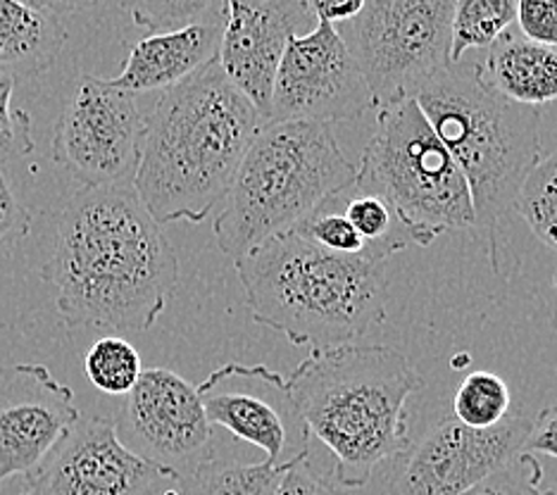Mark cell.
Wrapping results in <instances>:
<instances>
[{"label": "cell", "mask_w": 557, "mask_h": 495, "mask_svg": "<svg viewBox=\"0 0 557 495\" xmlns=\"http://www.w3.org/2000/svg\"><path fill=\"white\" fill-rule=\"evenodd\" d=\"M524 453L548 455L557 460V405L541 410L524 443Z\"/></svg>", "instance_id": "obj_33"}, {"label": "cell", "mask_w": 557, "mask_h": 495, "mask_svg": "<svg viewBox=\"0 0 557 495\" xmlns=\"http://www.w3.org/2000/svg\"><path fill=\"white\" fill-rule=\"evenodd\" d=\"M515 27V0H455L450 65Z\"/></svg>", "instance_id": "obj_22"}, {"label": "cell", "mask_w": 557, "mask_h": 495, "mask_svg": "<svg viewBox=\"0 0 557 495\" xmlns=\"http://www.w3.org/2000/svg\"><path fill=\"white\" fill-rule=\"evenodd\" d=\"M512 210L529 224L541 244L557 252V150L541 158L531 170L512 202Z\"/></svg>", "instance_id": "obj_23"}, {"label": "cell", "mask_w": 557, "mask_h": 495, "mask_svg": "<svg viewBox=\"0 0 557 495\" xmlns=\"http://www.w3.org/2000/svg\"><path fill=\"white\" fill-rule=\"evenodd\" d=\"M36 10L48 12L53 17H62V15H72V12H82V10H91L96 8L100 0H22Z\"/></svg>", "instance_id": "obj_35"}, {"label": "cell", "mask_w": 557, "mask_h": 495, "mask_svg": "<svg viewBox=\"0 0 557 495\" xmlns=\"http://www.w3.org/2000/svg\"><path fill=\"white\" fill-rule=\"evenodd\" d=\"M144 138L136 96L84 74L55 122L50 160L82 188L134 186Z\"/></svg>", "instance_id": "obj_9"}, {"label": "cell", "mask_w": 557, "mask_h": 495, "mask_svg": "<svg viewBox=\"0 0 557 495\" xmlns=\"http://www.w3.org/2000/svg\"><path fill=\"white\" fill-rule=\"evenodd\" d=\"M298 232L306 234L312 244H318L324 250L338 252V256H356V258L372 260L370 256H367L364 240L360 238L356 228L350 226L346 214L341 212L336 198L329 200L326 206L314 212L310 220L302 222L298 226Z\"/></svg>", "instance_id": "obj_27"}, {"label": "cell", "mask_w": 557, "mask_h": 495, "mask_svg": "<svg viewBox=\"0 0 557 495\" xmlns=\"http://www.w3.org/2000/svg\"><path fill=\"white\" fill-rule=\"evenodd\" d=\"M196 391L210 424L224 426L234 438L264 450L272 465L308 462L312 434L288 381L278 372L264 364L226 362Z\"/></svg>", "instance_id": "obj_10"}, {"label": "cell", "mask_w": 557, "mask_h": 495, "mask_svg": "<svg viewBox=\"0 0 557 495\" xmlns=\"http://www.w3.org/2000/svg\"><path fill=\"white\" fill-rule=\"evenodd\" d=\"M374 110V98L338 29L318 22L288 41L278 65L268 122L336 126Z\"/></svg>", "instance_id": "obj_11"}, {"label": "cell", "mask_w": 557, "mask_h": 495, "mask_svg": "<svg viewBox=\"0 0 557 495\" xmlns=\"http://www.w3.org/2000/svg\"><path fill=\"white\" fill-rule=\"evenodd\" d=\"M356 188L384 198L408 226L414 246L446 232L476 228L472 196L448 148L438 141L414 98L379 110L362 150Z\"/></svg>", "instance_id": "obj_7"}, {"label": "cell", "mask_w": 557, "mask_h": 495, "mask_svg": "<svg viewBox=\"0 0 557 495\" xmlns=\"http://www.w3.org/2000/svg\"><path fill=\"white\" fill-rule=\"evenodd\" d=\"M22 495H29V493H22Z\"/></svg>", "instance_id": "obj_37"}, {"label": "cell", "mask_w": 557, "mask_h": 495, "mask_svg": "<svg viewBox=\"0 0 557 495\" xmlns=\"http://www.w3.org/2000/svg\"><path fill=\"white\" fill-rule=\"evenodd\" d=\"M314 22L329 24H346L352 17H358L364 0H302Z\"/></svg>", "instance_id": "obj_34"}, {"label": "cell", "mask_w": 557, "mask_h": 495, "mask_svg": "<svg viewBox=\"0 0 557 495\" xmlns=\"http://www.w3.org/2000/svg\"><path fill=\"white\" fill-rule=\"evenodd\" d=\"M17 79L0 72V164L17 162L34 152L32 114L27 110L12 108Z\"/></svg>", "instance_id": "obj_28"}, {"label": "cell", "mask_w": 557, "mask_h": 495, "mask_svg": "<svg viewBox=\"0 0 557 495\" xmlns=\"http://www.w3.org/2000/svg\"><path fill=\"white\" fill-rule=\"evenodd\" d=\"M41 279L65 326L141 334L168 308L180 260L134 186L82 188L60 214Z\"/></svg>", "instance_id": "obj_1"}, {"label": "cell", "mask_w": 557, "mask_h": 495, "mask_svg": "<svg viewBox=\"0 0 557 495\" xmlns=\"http://www.w3.org/2000/svg\"><path fill=\"white\" fill-rule=\"evenodd\" d=\"M462 495H557L553 488L543 486V467L536 455L519 453L498 472L481 481Z\"/></svg>", "instance_id": "obj_29"}, {"label": "cell", "mask_w": 557, "mask_h": 495, "mask_svg": "<svg viewBox=\"0 0 557 495\" xmlns=\"http://www.w3.org/2000/svg\"><path fill=\"white\" fill-rule=\"evenodd\" d=\"M306 465L308 462L288 469L274 495H346L344 491L329 484V481L314 477Z\"/></svg>", "instance_id": "obj_32"}, {"label": "cell", "mask_w": 557, "mask_h": 495, "mask_svg": "<svg viewBox=\"0 0 557 495\" xmlns=\"http://www.w3.org/2000/svg\"><path fill=\"white\" fill-rule=\"evenodd\" d=\"M67 29L48 12L22 0H0V72L36 76L60 58Z\"/></svg>", "instance_id": "obj_19"}, {"label": "cell", "mask_w": 557, "mask_h": 495, "mask_svg": "<svg viewBox=\"0 0 557 495\" xmlns=\"http://www.w3.org/2000/svg\"><path fill=\"white\" fill-rule=\"evenodd\" d=\"M455 0H364L338 29L374 98V110L412 98L450 65Z\"/></svg>", "instance_id": "obj_8"}, {"label": "cell", "mask_w": 557, "mask_h": 495, "mask_svg": "<svg viewBox=\"0 0 557 495\" xmlns=\"http://www.w3.org/2000/svg\"><path fill=\"white\" fill-rule=\"evenodd\" d=\"M534 419L510 412L491 429L441 419L410 450L396 479V495H462L524 453Z\"/></svg>", "instance_id": "obj_14"}, {"label": "cell", "mask_w": 557, "mask_h": 495, "mask_svg": "<svg viewBox=\"0 0 557 495\" xmlns=\"http://www.w3.org/2000/svg\"><path fill=\"white\" fill-rule=\"evenodd\" d=\"M286 381L346 488L367 486L379 465L410 448L405 405L424 381L403 352L376 343L310 350Z\"/></svg>", "instance_id": "obj_3"}, {"label": "cell", "mask_w": 557, "mask_h": 495, "mask_svg": "<svg viewBox=\"0 0 557 495\" xmlns=\"http://www.w3.org/2000/svg\"><path fill=\"white\" fill-rule=\"evenodd\" d=\"M479 74L493 91L519 106L557 100V46L534 44L510 27L476 55Z\"/></svg>", "instance_id": "obj_18"}, {"label": "cell", "mask_w": 557, "mask_h": 495, "mask_svg": "<svg viewBox=\"0 0 557 495\" xmlns=\"http://www.w3.org/2000/svg\"><path fill=\"white\" fill-rule=\"evenodd\" d=\"M252 320L296 348L356 343L384 322V264L324 250L298 228L268 238L236 260Z\"/></svg>", "instance_id": "obj_4"}, {"label": "cell", "mask_w": 557, "mask_h": 495, "mask_svg": "<svg viewBox=\"0 0 557 495\" xmlns=\"http://www.w3.org/2000/svg\"><path fill=\"white\" fill-rule=\"evenodd\" d=\"M288 469L294 467H278L270 460L238 465L208 457L180 479V491L172 495H274Z\"/></svg>", "instance_id": "obj_21"}, {"label": "cell", "mask_w": 557, "mask_h": 495, "mask_svg": "<svg viewBox=\"0 0 557 495\" xmlns=\"http://www.w3.org/2000/svg\"><path fill=\"white\" fill-rule=\"evenodd\" d=\"M310 22L302 0H224L218 62L226 79L260 110L262 120L268 117L286 46L294 36L308 34Z\"/></svg>", "instance_id": "obj_16"}, {"label": "cell", "mask_w": 557, "mask_h": 495, "mask_svg": "<svg viewBox=\"0 0 557 495\" xmlns=\"http://www.w3.org/2000/svg\"><path fill=\"white\" fill-rule=\"evenodd\" d=\"M214 3L218 0H122L136 27L148 29L150 34L182 29L206 20L212 15V10H220Z\"/></svg>", "instance_id": "obj_26"}, {"label": "cell", "mask_w": 557, "mask_h": 495, "mask_svg": "<svg viewBox=\"0 0 557 495\" xmlns=\"http://www.w3.org/2000/svg\"><path fill=\"white\" fill-rule=\"evenodd\" d=\"M515 27L529 41L557 46V0H515Z\"/></svg>", "instance_id": "obj_30"}, {"label": "cell", "mask_w": 557, "mask_h": 495, "mask_svg": "<svg viewBox=\"0 0 557 495\" xmlns=\"http://www.w3.org/2000/svg\"><path fill=\"white\" fill-rule=\"evenodd\" d=\"M262 114L212 60L160 91L146 117L138 200L160 226L202 222L220 208L244 162Z\"/></svg>", "instance_id": "obj_2"}, {"label": "cell", "mask_w": 557, "mask_h": 495, "mask_svg": "<svg viewBox=\"0 0 557 495\" xmlns=\"http://www.w3.org/2000/svg\"><path fill=\"white\" fill-rule=\"evenodd\" d=\"M84 370L91 384L108 396H126L141 376V355L122 336H103L86 352Z\"/></svg>", "instance_id": "obj_25"}, {"label": "cell", "mask_w": 557, "mask_h": 495, "mask_svg": "<svg viewBox=\"0 0 557 495\" xmlns=\"http://www.w3.org/2000/svg\"><path fill=\"white\" fill-rule=\"evenodd\" d=\"M341 212L346 214L350 226L356 228L367 246V256L376 262H386L391 256L414 246V238L408 226L400 222L394 208L384 198L370 190H360L352 184L344 194L336 196Z\"/></svg>", "instance_id": "obj_20"}, {"label": "cell", "mask_w": 557, "mask_h": 495, "mask_svg": "<svg viewBox=\"0 0 557 495\" xmlns=\"http://www.w3.org/2000/svg\"><path fill=\"white\" fill-rule=\"evenodd\" d=\"M224 32V0L218 15L188 24L182 29L148 34L134 44L122 72L110 84L134 96L164 91L184 82L208 62L218 60Z\"/></svg>", "instance_id": "obj_17"}, {"label": "cell", "mask_w": 557, "mask_h": 495, "mask_svg": "<svg viewBox=\"0 0 557 495\" xmlns=\"http://www.w3.org/2000/svg\"><path fill=\"white\" fill-rule=\"evenodd\" d=\"M24 479L29 495H153L162 481H180L126 448L108 417H79Z\"/></svg>", "instance_id": "obj_13"}, {"label": "cell", "mask_w": 557, "mask_h": 495, "mask_svg": "<svg viewBox=\"0 0 557 495\" xmlns=\"http://www.w3.org/2000/svg\"><path fill=\"white\" fill-rule=\"evenodd\" d=\"M417 106L448 148L472 196L476 228L498 270V224L541 156V108L519 106L481 79L476 58H462L417 88Z\"/></svg>", "instance_id": "obj_5"}, {"label": "cell", "mask_w": 557, "mask_h": 495, "mask_svg": "<svg viewBox=\"0 0 557 495\" xmlns=\"http://www.w3.org/2000/svg\"><path fill=\"white\" fill-rule=\"evenodd\" d=\"M358 180L334 126L268 122L220 202L214 238L234 262L268 238L294 232Z\"/></svg>", "instance_id": "obj_6"}, {"label": "cell", "mask_w": 557, "mask_h": 495, "mask_svg": "<svg viewBox=\"0 0 557 495\" xmlns=\"http://www.w3.org/2000/svg\"><path fill=\"white\" fill-rule=\"evenodd\" d=\"M555 288H557V274H555Z\"/></svg>", "instance_id": "obj_36"}, {"label": "cell", "mask_w": 557, "mask_h": 495, "mask_svg": "<svg viewBox=\"0 0 557 495\" xmlns=\"http://www.w3.org/2000/svg\"><path fill=\"white\" fill-rule=\"evenodd\" d=\"M117 436L144 460L186 477L208 460L212 424L196 386L172 370H144L126 393Z\"/></svg>", "instance_id": "obj_12"}, {"label": "cell", "mask_w": 557, "mask_h": 495, "mask_svg": "<svg viewBox=\"0 0 557 495\" xmlns=\"http://www.w3.org/2000/svg\"><path fill=\"white\" fill-rule=\"evenodd\" d=\"M79 417L74 391L48 367L0 364V484L29 477Z\"/></svg>", "instance_id": "obj_15"}, {"label": "cell", "mask_w": 557, "mask_h": 495, "mask_svg": "<svg viewBox=\"0 0 557 495\" xmlns=\"http://www.w3.org/2000/svg\"><path fill=\"white\" fill-rule=\"evenodd\" d=\"M512 412V393L508 384L493 372H472L455 391L453 414L460 424L472 429H491Z\"/></svg>", "instance_id": "obj_24"}, {"label": "cell", "mask_w": 557, "mask_h": 495, "mask_svg": "<svg viewBox=\"0 0 557 495\" xmlns=\"http://www.w3.org/2000/svg\"><path fill=\"white\" fill-rule=\"evenodd\" d=\"M32 234V212L0 172V252Z\"/></svg>", "instance_id": "obj_31"}]
</instances>
